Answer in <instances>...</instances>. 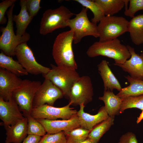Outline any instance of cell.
<instances>
[{
    "instance_id": "6da1fadb",
    "label": "cell",
    "mask_w": 143,
    "mask_h": 143,
    "mask_svg": "<svg viewBox=\"0 0 143 143\" xmlns=\"http://www.w3.org/2000/svg\"><path fill=\"white\" fill-rule=\"evenodd\" d=\"M73 33L71 30L59 34L53 44L52 54L57 66L76 70L78 66L72 49Z\"/></svg>"
},
{
    "instance_id": "7a4b0ae2",
    "label": "cell",
    "mask_w": 143,
    "mask_h": 143,
    "mask_svg": "<svg viewBox=\"0 0 143 143\" xmlns=\"http://www.w3.org/2000/svg\"><path fill=\"white\" fill-rule=\"evenodd\" d=\"M86 54L91 58L101 56L113 59L116 64H123L131 56L127 46L122 44L118 38L104 42H96L89 47Z\"/></svg>"
},
{
    "instance_id": "3957f363",
    "label": "cell",
    "mask_w": 143,
    "mask_h": 143,
    "mask_svg": "<svg viewBox=\"0 0 143 143\" xmlns=\"http://www.w3.org/2000/svg\"><path fill=\"white\" fill-rule=\"evenodd\" d=\"M74 14L62 5L55 9L47 10L41 19L40 33L45 35L57 29L67 27L69 21Z\"/></svg>"
},
{
    "instance_id": "277c9868",
    "label": "cell",
    "mask_w": 143,
    "mask_h": 143,
    "mask_svg": "<svg viewBox=\"0 0 143 143\" xmlns=\"http://www.w3.org/2000/svg\"><path fill=\"white\" fill-rule=\"evenodd\" d=\"M14 5H13L6 12L8 18L6 26L0 28L2 33L0 37V49L5 55L11 57L15 55V50L18 45L26 42L30 38L29 34L26 32L21 37L15 35L14 33L13 11Z\"/></svg>"
},
{
    "instance_id": "5b68a950",
    "label": "cell",
    "mask_w": 143,
    "mask_h": 143,
    "mask_svg": "<svg viewBox=\"0 0 143 143\" xmlns=\"http://www.w3.org/2000/svg\"><path fill=\"white\" fill-rule=\"evenodd\" d=\"M99 23L97 27L101 42L117 38L128 32L129 21L122 16H105Z\"/></svg>"
},
{
    "instance_id": "8992f818",
    "label": "cell",
    "mask_w": 143,
    "mask_h": 143,
    "mask_svg": "<svg viewBox=\"0 0 143 143\" xmlns=\"http://www.w3.org/2000/svg\"><path fill=\"white\" fill-rule=\"evenodd\" d=\"M50 70L43 75L59 88L64 96L69 99L71 88L75 82L80 77L76 70L59 67L51 64Z\"/></svg>"
},
{
    "instance_id": "52a82bcc",
    "label": "cell",
    "mask_w": 143,
    "mask_h": 143,
    "mask_svg": "<svg viewBox=\"0 0 143 143\" xmlns=\"http://www.w3.org/2000/svg\"><path fill=\"white\" fill-rule=\"evenodd\" d=\"M88 10L83 7L79 13L75 15V17L68 22V26L73 32V42L75 44L80 42L86 36H92L96 38L99 37L97 25L91 22L88 17Z\"/></svg>"
},
{
    "instance_id": "ba28073f",
    "label": "cell",
    "mask_w": 143,
    "mask_h": 143,
    "mask_svg": "<svg viewBox=\"0 0 143 143\" xmlns=\"http://www.w3.org/2000/svg\"><path fill=\"white\" fill-rule=\"evenodd\" d=\"M41 84L39 81L23 80L20 86L13 92L12 97L25 117L30 115L35 93Z\"/></svg>"
},
{
    "instance_id": "9c48e42d",
    "label": "cell",
    "mask_w": 143,
    "mask_h": 143,
    "mask_svg": "<svg viewBox=\"0 0 143 143\" xmlns=\"http://www.w3.org/2000/svg\"><path fill=\"white\" fill-rule=\"evenodd\" d=\"M93 90L91 78L87 75L79 77L75 82L71 89L69 103L76 106L83 104L85 105L93 99Z\"/></svg>"
},
{
    "instance_id": "30bf717a",
    "label": "cell",
    "mask_w": 143,
    "mask_h": 143,
    "mask_svg": "<svg viewBox=\"0 0 143 143\" xmlns=\"http://www.w3.org/2000/svg\"><path fill=\"white\" fill-rule=\"evenodd\" d=\"M15 55L18 61L28 73L35 75L42 74L43 75L51 69V68L44 66L37 61L32 50L26 42L17 46Z\"/></svg>"
},
{
    "instance_id": "8fae6325",
    "label": "cell",
    "mask_w": 143,
    "mask_h": 143,
    "mask_svg": "<svg viewBox=\"0 0 143 143\" xmlns=\"http://www.w3.org/2000/svg\"><path fill=\"white\" fill-rule=\"evenodd\" d=\"M69 104L62 107H56L45 104L41 106L33 108L30 115L35 119L56 120L61 118L66 120L71 119L77 115V111L70 107Z\"/></svg>"
},
{
    "instance_id": "7c38bea8",
    "label": "cell",
    "mask_w": 143,
    "mask_h": 143,
    "mask_svg": "<svg viewBox=\"0 0 143 143\" xmlns=\"http://www.w3.org/2000/svg\"><path fill=\"white\" fill-rule=\"evenodd\" d=\"M64 96L62 91L51 81L45 78L37 90L33 100V108L45 104L53 106L55 101Z\"/></svg>"
},
{
    "instance_id": "4fadbf2b",
    "label": "cell",
    "mask_w": 143,
    "mask_h": 143,
    "mask_svg": "<svg viewBox=\"0 0 143 143\" xmlns=\"http://www.w3.org/2000/svg\"><path fill=\"white\" fill-rule=\"evenodd\" d=\"M23 115L12 97L8 101L0 98V118L5 128L16 124L24 118Z\"/></svg>"
},
{
    "instance_id": "5bb4252c",
    "label": "cell",
    "mask_w": 143,
    "mask_h": 143,
    "mask_svg": "<svg viewBox=\"0 0 143 143\" xmlns=\"http://www.w3.org/2000/svg\"><path fill=\"white\" fill-rule=\"evenodd\" d=\"M22 80L4 69L0 68V98L8 101L13 92L20 85Z\"/></svg>"
},
{
    "instance_id": "9a60e30c",
    "label": "cell",
    "mask_w": 143,
    "mask_h": 143,
    "mask_svg": "<svg viewBox=\"0 0 143 143\" xmlns=\"http://www.w3.org/2000/svg\"><path fill=\"white\" fill-rule=\"evenodd\" d=\"M127 46L131 55L130 58L123 64L114 65L128 73L132 78L143 80V53H136L133 48L129 45Z\"/></svg>"
},
{
    "instance_id": "2e32d148",
    "label": "cell",
    "mask_w": 143,
    "mask_h": 143,
    "mask_svg": "<svg viewBox=\"0 0 143 143\" xmlns=\"http://www.w3.org/2000/svg\"><path fill=\"white\" fill-rule=\"evenodd\" d=\"M37 120L43 126L47 133L49 134L64 131L66 135L74 129L80 127L77 115L66 120Z\"/></svg>"
},
{
    "instance_id": "e0dca14e",
    "label": "cell",
    "mask_w": 143,
    "mask_h": 143,
    "mask_svg": "<svg viewBox=\"0 0 143 143\" xmlns=\"http://www.w3.org/2000/svg\"><path fill=\"white\" fill-rule=\"evenodd\" d=\"M80 109L77 111L79 125L81 127L91 131L96 125L107 119L109 117L104 106L101 107L97 114L91 115L84 111L85 107L83 104L80 105Z\"/></svg>"
},
{
    "instance_id": "ac0fdd59",
    "label": "cell",
    "mask_w": 143,
    "mask_h": 143,
    "mask_svg": "<svg viewBox=\"0 0 143 143\" xmlns=\"http://www.w3.org/2000/svg\"><path fill=\"white\" fill-rule=\"evenodd\" d=\"M28 119L24 117L16 124L5 128V143H21L28 135Z\"/></svg>"
},
{
    "instance_id": "d6986e66",
    "label": "cell",
    "mask_w": 143,
    "mask_h": 143,
    "mask_svg": "<svg viewBox=\"0 0 143 143\" xmlns=\"http://www.w3.org/2000/svg\"><path fill=\"white\" fill-rule=\"evenodd\" d=\"M108 64L106 60H102L97 66L99 73L103 82L104 90L113 91L115 89L119 91L122 87L109 67Z\"/></svg>"
},
{
    "instance_id": "ffe728a7",
    "label": "cell",
    "mask_w": 143,
    "mask_h": 143,
    "mask_svg": "<svg viewBox=\"0 0 143 143\" xmlns=\"http://www.w3.org/2000/svg\"><path fill=\"white\" fill-rule=\"evenodd\" d=\"M20 11L17 15H13V20L16 24V35L21 37L26 32V30L33 17L28 12L26 6V0H20Z\"/></svg>"
},
{
    "instance_id": "44dd1931",
    "label": "cell",
    "mask_w": 143,
    "mask_h": 143,
    "mask_svg": "<svg viewBox=\"0 0 143 143\" xmlns=\"http://www.w3.org/2000/svg\"><path fill=\"white\" fill-rule=\"evenodd\" d=\"M99 99L104 102V107L109 116H115L120 113L122 99L115 95L113 91L104 90L103 95L99 97Z\"/></svg>"
},
{
    "instance_id": "7402d4cb",
    "label": "cell",
    "mask_w": 143,
    "mask_h": 143,
    "mask_svg": "<svg viewBox=\"0 0 143 143\" xmlns=\"http://www.w3.org/2000/svg\"><path fill=\"white\" fill-rule=\"evenodd\" d=\"M128 32L134 44L139 45L143 43V14L135 16L129 21Z\"/></svg>"
},
{
    "instance_id": "603a6c76",
    "label": "cell",
    "mask_w": 143,
    "mask_h": 143,
    "mask_svg": "<svg viewBox=\"0 0 143 143\" xmlns=\"http://www.w3.org/2000/svg\"><path fill=\"white\" fill-rule=\"evenodd\" d=\"M124 77L129 83V85L122 88L116 95L117 96L123 99L143 95V80L133 78L129 75Z\"/></svg>"
},
{
    "instance_id": "cb8c5ba5",
    "label": "cell",
    "mask_w": 143,
    "mask_h": 143,
    "mask_svg": "<svg viewBox=\"0 0 143 143\" xmlns=\"http://www.w3.org/2000/svg\"><path fill=\"white\" fill-rule=\"evenodd\" d=\"M0 67L6 69L18 77L27 75L28 73L18 61L1 51L0 53Z\"/></svg>"
},
{
    "instance_id": "d4e9b609",
    "label": "cell",
    "mask_w": 143,
    "mask_h": 143,
    "mask_svg": "<svg viewBox=\"0 0 143 143\" xmlns=\"http://www.w3.org/2000/svg\"><path fill=\"white\" fill-rule=\"evenodd\" d=\"M114 116H110L96 125L89 132L87 138L94 143H98L100 138L114 124Z\"/></svg>"
},
{
    "instance_id": "484cf974",
    "label": "cell",
    "mask_w": 143,
    "mask_h": 143,
    "mask_svg": "<svg viewBox=\"0 0 143 143\" xmlns=\"http://www.w3.org/2000/svg\"><path fill=\"white\" fill-rule=\"evenodd\" d=\"M126 0H95L101 7L105 16H113L125 6Z\"/></svg>"
},
{
    "instance_id": "4316f807",
    "label": "cell",
    "mask_w": 143,
    "mask_h": 143,
    "mask_svg": "<svg viewBox=\"0 0 143 143\" xmlns=\"http://www.w3.org/2000/svg\"><path fill=\"white\" fill-rule=\"evenodd\" d=\"M84 7L90 10L93 14L91 22L97 24L105 16L100 6L94 0H75Z\"/></svg>"
},
{
    "instance_id": "83f0119b",
    "label": "cell",
    "mask_w": 143,
    "mask_h": 143,
    "mask_svg": "<svg viewBox=\"0 0 143 143\" xmlns=\"http://www.w3.org/2000/svg\"><path fill=\"white\" fill-rule=\"evenodd\" d=\"M137 108L143 110V95L135 97H129L122 99L120 109V113H123L126 109Z\"/></svg>"
},
{
    "instance_id": "f1b7e54d",
    "label": "cell",
    "mask_w": 143,
    "mask_h": 143,
    "mask_svg": "<svg viewBox=\"0 0 143 143\" xmlns=\"http://www.w3.org/2000/svg\"><path fill=\"white\" fill-rule=\"evenodd\" d=\"M90 131L81 127L74 129L65 135L66 143H79L87 138Z\"/></svg>"
},
{
    "instance_id": "f546056e",
    "label": "cell",
    "mask_w": 143,
    "mask_h": 143,
    "mask_svg": "<svg viewBox=\"0 0 143 143\" xmlns=\"http://www.w3.org/2000/svg\"><path fill=\"white\" fill-rule=\"evenodd\" d=\"M28 119V135H33L42 137L46 132L43 126L30 115L25 117Z\"/></svg>"
},
{
    "instance_id": "4dcf8cb0",
    "label": "cell",
    "mask_w": 143,
    "mask_h": 143,
    "mask_svg": "<svg viewBox=\"0 0 143 143\" xmlns=\"http://www.w3.org/2000/svg\"><path fill=\"white\" fill-rule=\"evenodd\" d=\"M64 131L55 134L47 133L41 137L39 143H66Z\"/></svg>"
},
{
    "instance_id": "1f68e13d",
    "label": "cell",
    "mask_w": 143,
    "mask_h": 143,
    "mask_svg": "<svg viewBox=\"0 0 143 143\" xmlns=\"http://www.w3.org/2000/svg\"><path fill=\"white\" fill-rule=\"evenodd\" d=\"M129 7L125 9L124 14L132 18L137 11L143 10V0H129Z\"/></svg>"
},
{
    "instance_id": "d6a6232c",
    "label": "cell",
    "mask_w": 143,
    "mask_h": 143,
    "mask_svg": "<svg viewBox=\"0 0 143 143\" xmlns=\"http://www.w3.org/2000/svg\"><path fill=\"white\" fill-rule=\"evenodd\" d=\"M41 0H26L27 10L30 16L33 18L42 8L40 6Z\"/></svg>"
},
{
    "instance_id": "836d02e7",
    "label": "cell",
    "mask_w": 143,
    "mask_h": 143,
    "mask_svg": "<svg viewBox=\"0 0 143 143\" xmlns=\"http://www.w3.org/2000/svg\"><path fill=\"white\" fill-rule=\"evenodd\" d=\"M16 0H5L0 3V24H5L7 20L5 16V12L8 8L14 4Z\"/></svg>"
},
{
    "instance_id": "e575fe53",
    "label": "cell",
    "mask_w": 143,
    "mask_h": 143,
    "mask_svg": "<svg viewBox=\"0 0 143 143\" xmlns=\"http://www.w3.org/2000/svg\"><path fill=\"white\" fill-rule=\"evenodd\" d=\"M118 143H138V141L133 133L128 132L121 137Z\"/></svg>"
},
{
    "instance_id": "d590c367",
    "label": "cell",
    "mask_w": 143,
    "mask_h": 143,
    "mask_svg": "<svg viewBox=\"0 0 143 143\" xmlns=\"http://www.w3.org/2000/svg\"><path fill=\"white\" fill-rule=\"evenodd\" d=\"M42 137L33 135H28L21 143H39Z\"/></svg>"
},
{
    "instance_id": "8d00e7d4",
    "label": "cell",
    "mask_w": 143,
    "mask_h": 143,
    "mask_svg": "<svg viewBox=\"0 0 143 143\" xmlns=\"http://www.w3.org/2000/svg\"><path fill=\"white\" fill-rule=\"evenodd\" d=\"M143 119V110L139 116L137 118L136 122L137 124L140 122Z\"/></svg>"
},
{
    "instance_id": "74e56055",
    "label": "cell",
    "mask_w": 143,
    "mask_h": 143,
    "mask_svg": "<svg viewBox=\"0 0 143 143\" xmlns=\"http://www.w3.org/2000/svg\"><path fill=\"white\" fill-rule=\"evenodd\" d=\"M79 143H94L89 138H87L81 142Z\"/></svg>"
}]
</instances>
